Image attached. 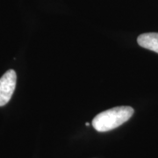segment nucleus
<instances>
[{
  "mask_svg": "<svg viewBox=\"0 0 158 158\" xmlns=\"http://www.w3.org/2000/svg\"><path fill=\"white\" fill-rule=\"evenodd\" d=\"M17 75L13 69H9L0 78V106L10 101L15 90Z\"/></svg>",
  "mask_w": 158,
  "mask_h": 158,
  "instance_id": "f03ea898",
  "label": "nucleus"
},
{
  "mask_svg": "<svg viewBox=\"0 0 158 158\" xmlns=\"http://www.w3.org/2000/svg\"><path fill=\"white\" fill-rule=\"evenodd\" d=\"M130 106H118L98 113L92 120V127L98 132H107L124 124L134 114Z\"/></svg>",
  "mask_w": 158,
  "mask_h": 158,
  "instance_id": "f257e3e1",
  "label": "nucleus"
},
{
  "mask_svg": "<svg viewBox=\"0 0 158 158\" xmlns=\"http://www.w3.org/2000/svg\"><path fill=\"white\" fill-rule=\"evenodd\" d=\"M141 48L154 51L158 54V33H147L141 34L137 39Z\"/></svg>",
  "mask_w": 158,
  "mask_h": 158,
  "instance_id": "7ed1b4c3",
  "label": "nucleus"
},
{
  "mask_svg": "<svg viewBox=\"0 0 158 158\" xmlns=\"http://www.w3.org/2000/svg\"><path fill=\"white\" fill-rule=\"evenodd\" d=\"M86 126H90V123H89V122H86Z\"/></svg>",
  "mask_w": 158,
  "mask_h": 158,
  "instance_id": "20e7f679",
  "label": "nucleus"
}]
</instances>
